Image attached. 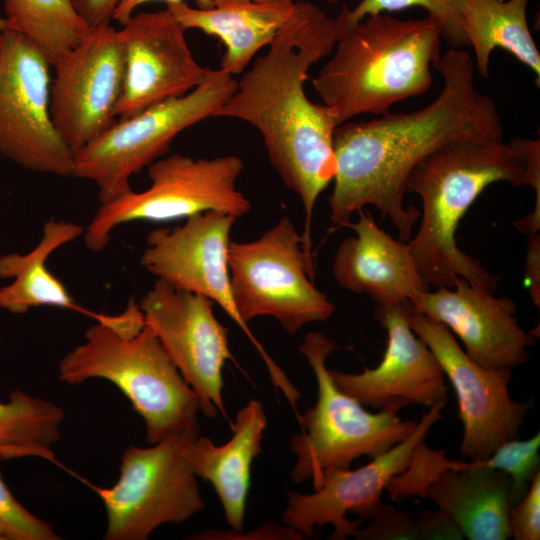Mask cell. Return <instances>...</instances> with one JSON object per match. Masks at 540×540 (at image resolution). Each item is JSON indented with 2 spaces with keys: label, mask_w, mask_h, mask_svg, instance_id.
<instances>
[{
  "label": "cell",
  "mask_w": 540,
  "mask_h": 540,
  "mask_svg": "<svg viewBox=\"0 0 540 540\" xmlns=\"http://www.w3.org/2000/svg\"><path fill=\"white\" fill-rule=\"evenodd\" d=\"M50 66L28 38L0 32V156L34 172L72 176L74 153L50 115Z\"/></svg>",
  "instance_id": "8fae6325"
},
{
  "label": "cell",
  "mask_w": 540,
  "mask_h": 540,
  "mask_svg": "<svg viewBox=\"0 0 540 540\" xmlns=\"http://www.w3.org/2000/svg\"><path fill=\"white\" fill-rule=\"evenodd\" d=\"M511 478L481 461L462 462L442 471L425 498L448 514L469 540H506L510 536Z\"/></svg>",
  "instance_id": "603a6c76"
},
{
  "label": "cell",
  "mask_w": 540,
  "mask_h": 540,
  "mask_svg": "<svg viewBox=\"0 0 540 540\" xmlns=\"http://www.w3.org/2000/svg\"><path fill=\"white\" fill-rule=\"evenodd\" d=\"M446 403L432 405L404 440L355 469H329L318 489L310 494L288 493V505L282 516L285 525L302 537H311L313 529L333 526L330 540L354 537L362 521H349L347 514L368 520L381 506V495L390 479L409 465L415 446L425 440L430 428L442 417Z\"/></svg>",
  "instance_id": "2e32d148"
},
{
  "label": "cell",
  "mask_w": 540,
  "mask_h": 540,
  "mask_svg": "<svg viewBox=\"0 0 540 540\" xmlns=\"http://www.w3.org/2000/svg\"><path fill=\"white\" fill-rule=\"evenodd\" d=\"M446 452V449L433 450L424 440L420 441L413 450L408 467L387 483L385 489L390 498L395 501L412 496L425 498L426 488L436 476L445 469L459 467L460 461L447 459Z\"/></svg>",
  "instance_id": "f546056e"
},
{
  "label": "cell",
  "mask_w": 540,
  "mask_h": 540,
  "mask_svg": "<svg viewBox=\"0 0 540 540\" xmlns=\"http://www.w3.org/2000/svg\"><path fill=\"white\" fill-rule=\"evenodd\" d=\"M206 296L157 279L139 307L147 324L182 377L197 395L209 418L227 417L223 401V368L234 361L228 328L213 312Z\"/></svg>",
  "instance_id": "4fadbf2b"
},
{
  "label": "cell",
  "mask_w": 540,
  "mask_h": 540,
  "mask_svg": "<svg viewBox=\"0 0 540 540\" xmlns=\"http://www.w3.org/2000/svg\"><path fill=\"white\" fill-rule=\"evenodd\" d=\"M85 23L91 27L109 25L120 0H70Z\"/></svg>",
  "instance_id": "d590c367"
},
{
  "label": "cell",
  "mask_w": 540,
  "mask_h": 540,
  "mask_svg": "<svg viewBox=\"0 0 540 540\" xmlns=\"http://www.w3.org/2000/svg\"><path fill=\"white\" fill-rule=\"evenodd\" d=\"M53 66L50 115L75 154L116 121L125 75V51L118 30L109 25L91 28Z\"/></svg>",
  "instance_id": "5bb4252c"
},
{
  "label": "cell",
  "mask_w": 540,
  "mask_h": 540,
  "mask_svg": "<svg viewBox=\"0 0 540 540\" xmlns=\"http://www.w3.org/2000/svg\"><path fill=\"white\" fill-rule=\"evenodd\" d=\"M64 411L50 400L15 390L0 401V460L34 457L56 462Z\"/></svg>",
  "instance_id": "484cf974"
},
{
  "label": "cell",
  "mask_w": 540,
  "mask_h": 540,
  "mask_svg": "<svg viewBox=\"0 0 540 540\" xmlns=\"http://www.w3.org/2000/svg\"><path fill=\"white\" fill-rule=\"evenodd\" d=\"M45 520L26 509L13 495L0 473V540H58Z\"/></svg>",
  "instance_id": "4dcf8cb0"
},
{
  "label": "cell",
  "mask_w": 540,
  "mask_h": 540,
  "mask_svg": "<svg viewBox=\"0 0 540 540\" xmlns=\"http://www.w3.org/2000/svg\"><path fill=\"white\" fill-rule=\"evenodd\" d=\"M339 37L335 18L315 3L295 1L267 52L241 73L235 91L214 115L244 121L260 133L272 166L302 203L303 247L309 255L313 210L336 173L333 138L340 124L331 107L308 98L305 81Z\"/></svg>",
  "instance_id": "7a4b0ae2"
},
{
  "label": "cell",
  "mask_w": 540,
  "mask_h": 540,
  "mask_svg": "<svg viewBox=\"0 0 540 540\" xmlns=\"http://www.w3.org/2000/svg\"><path fill=\"white\" fill-rule=\"evenodd\" d=\"M334 349V341L320 331L308 333L300 345L316 378L317 400L298 416L303 430L290 441L296 455L290 477L295 483L312 480L314 490L325 471L349 469L361 456L375 458L407 438L417 425L399 417L409 405L406 401L395 400L371 413L338 389L326 366Z\"/></svg>",
  "instance_id": "8992f818"
},
{
  "label": "cell",
  "mask_w": 540,
  "mask_h": 540,
  "mask_svg": "<svg viewBox=\"0 0 540 540\" xmlns=\"http://www.w3.org/2000/svg\"><path fill=\"white\" fill-rule=\"evenodd\" d=\"M404 305H376L375 319L387 332V347L376 367L357 374L329 369L338 389L363 406L379 410L395 400L428 407L447 403L445 374L427 344L412 330Z\"/></svg>",
  "instance_id": "ac0fdd59"
},
{
  "label": "cell",
  "mask_w": 540,
  "mask_h": 540,
  "mask_svg": "<svg viewBox=\"0 0 540 540\" xmlns=\"http://www.w3.org/2000/svg\"><path fill=\"white\" fill-rule=\"evenodd\" d=\"M465 2L466 0H360L353 8L343 5L335 19L341 36L368 16L420 7L438 23L441 37L451 48H461L468 46L462 29Z\"/></svg>",
  "instance_id": "83f0119b"
},
{
  "label": "cell",
  "mask_w": 540,
  "mask_h": 540,
  "mask_svg": "<svg viewBox=\"0 0 540 540\" xmlns=\"http://www.w3.org/2000/svg\"><path fill=\"white\" fill-rule=\"evenodd\" d=\"M326 1L329 2V3H335V2H337L338 0H326Z\"/></svg>",
  "instance_id": "ab89813d"
},
{
  "label": "cell",
  "mask_w": 540,
  "mask_h": 540,
  "mask_svg": "<svg viewBox=\"0 0 540 540\" xmlns=\"http://www.w3.org/2000/svg\"><path fill=\"white\" fill-rule=\"evenodd\" d=\"M200 431L169 436L150 447L128 446L117 482L91 488L106 511V540H145L163 524L182 523L204 509L198 477L185 457Z\"/></svg>",
  "instance_id": "30bf717a"
},
{
  "label": "cell",
  "mask_w": 540,
  "mask_h": 540,
  "mask_svg": "<svg viewBox=\"0 0 540 540\" xmlns=\"http://www.w3.org/2000/svg\"><path fill=\"white\" fill-rule=\"evenodd\" d=\"M267 425L264 407L250 400L231 424L233 435L216 445L198 435L185 448L187 462L198 478L209 482L223 507L229 526L242 531L250 488L253 460L262 452V439Z\"/></svg>",
  "instance_id": "44dd1931"
},
{
  "label": "cell",
  "mask_w": 540,
  "mask_h": 540,
  "mask_svg": "<svg viewBox=\"0 0 540 540\" xmlns=\"http://www.w3.org/2000/svg\"><path fill=\"white\" fill-rule=\"evenodd\" d=\"M525 284L530 297L540 307V235L539 232L528 235L525 260Z\"/></svg>",
  "instance_id": "8d00e7d4"
},
{
  "label": "cell",
  "mask_w": 540,
  "mask_h": 540,
  "mask_svg": "<svg viewBox=\"0 0 540 540\" xmlns=\"http://www.w3.org/2000/svg\"><path fill=\"white\" fill-rule=\"evenodd\" d=\"M295 0H211L204 8L166 3L182 27L217 37L225 46L219 69L241 74L286 22Z\"/></svg>",
  "instance_id": "7402d4cb"
},
{
  "label": "cell",
  "mask_w": 540,
  "mask_h": 540,
  "mask_svg": "<svg viewBox=\"0 0 540 540\" xmlns=\"http://www.w3.org/2000/svg\"><path fill=\"white\" fill-rule=\"evenodd\" d=\"M95 319L84 342L59 361V379L68 385L96 378L114 384L144 420L148 444L200 431L199 399L145 324L139 304L131 300L122 314Z\"/></svg>",
  "instance_id": "277c9868"
},
{
  "label": "cell",
  "mask_w": 540,
  "mask_h": 540,
  "mask_svg": "<svg viewBox=\"0 0 540 540\" xmlns=\"http://www.w3.org/2000/svg\"><path fill=\"white\" fill-rule=\"evenodd\" d=\"M509 529L515 540L540 539V472L533 478L525 496L511 507Z\"/></svg>",
  "instance_id": "d6a6232c"
},
{
  "label": "cell",
  "mask_w": 540,
  "mask_h": 540,
  "mask_svg": "<svg viewBox=\"0 0 540 540\" xmlns=\"http://www.w3.org/2000/svg\"><path fill=\"white\" fill-rule=\"evenodd\" d=\"M0 159H1V156H0Z\"/></svg>",
  "instance_id": "60d3db41"
},
{
  "label": "cell",
  "mask_w": 540,
  "mask_h": 540,
  "mask_svg": "<svg viewBox=\"0 0 540 540\" xmlns=\"http://www.w3.org/2000/svg\"><path fill=\"white\" fill-rule=\"evenodd\" d=\"M236 220L229 213L206 211L182 225L154 229L146 237L140 265L157 279L211 299L242 329L268 366L274 360L239 316L231 294L228 249Z\"/></svg>",
  "instance_id": "9a60e30c"
},
{
  "label": "cell",
  "mask_w": 540,
  "mask_h": 540,
  "mask_svg": "<svg viewBox=\"0 0 540 540\" xmlns=\"http://www.w3.org/2000/svg\"><path fill=\"white\" fill-rule=\"evenodd\" d=\"M441 38L438 23L429 16H368L338 38L313 88L340 125L361 114L381 115L431 88Z\"/></svg>",
  "instance_id": "5b68a950"
},
{
  "label": "cell",
  "mask_w": 540,
  "mask_h": 540,
  "mask_svg": "<svg viewBox=\"0 0 540 540\" xmlns=\"http://www.w3.org/2000/svg\"><path fill=\"white\" fill-rule=\"evenodd\" d=\"M185 29L166 8L133 14L118 30L125 51V75L115 115L138 114L183 96L205 83L215 70L198 64Z\"/></svg>",
  "instance_id": "e0dca14e"
},
{
  "label": "cell",
  "mask_w": 540,
  "mask_h": 540,
  "mask_svg": "<svg viewBox=\"0 0 540 540\" xmlns=\"http://www.w3.org/2000/svg\"><path fill=\"white\" fill-rule=\"evenodd\" d=\"M540 433L531 438L509 440L501 444L483 465L506 473L512 482V506L527 493L535 475L540 472Z\"/></svg>",
  "instance_id": "f1b7e54d"
},
{
  "label": "cell",
  "mask_w": 540,
  "mask_h": 540,
  "mask_svg": "<svg viewBox=\"0 0 540 540\" xmlns=\"http://www.w3.org/2000/svg\"><path fill=\"white\" fill-rule=\"evenodd\" d=\"M234 76L216 69L187 94L116 120L74 154L72 176L93 181L100 204L132 191L130 178L164 155L185 129L214 117L236 89Z\"/></svg>",
  "instance_id": "52a82bcc"
},
{
  "label": "cell",
  "mask_w": 540,
  "mask_h": 540,
  "mask_svg": "<svg viewBox=\"0 0 540 540\" xmlns=\"http://www.w3.org/2000/svg\"><path fill=\"white\" fill-rule=\"evenodd\" d=\"M530 186L533 211L523 217L532 229L540 227V141L515 137L503 140L460 139L424 158L410 173L406 193L422 203L418 231L410 239L418 271L428 285L453 287L459 279L494 294L498 278L456 242L459 223L491 184Z\"/></svg>",
  "instance_id": "3957f363"
},
{
  "label": "cell",
  "mask_w": 540,
  "mask_h": 540,
  "mask_svg": "<svg viewBox=\"0 0 540 540\" xmlns=\"http://www.w3.org/2000/svg\"><path fill=\"white\" fill-rule=\"evenodd\" d=\"M419 540H461L463 533L453 519L441 509L420 511L415 518Z\"/></svg>",
  "instance_id": "836d02e7"
},
{
  "label": "cell",
  "mask_w": 540,
  "mask_h": 540,
  "mask_svg": "<svg viewBox=\"0 0 540 540\" xmlns=\"http://www.w3.org/2000/svg\"><path fill=\"white\" fill-rule=\"evenodd\" d=\"M404 311L412 330L430 348L454 388L463 427L461 455L483 461L501 444L519 438L533 401L510 397L512 369L483 368L466 354L446 326L419 312L412 302L405 303Z\"/></svg>",
  "instance_id": "7c38bea8"
},
{
  "label": "cell",
  "mask_w": 540,
  "mask_h": 540,
  "mask_svg": "<svg viewBox=\"0 0 540 540\" xmlns=\"http://www.w3.org/2000/svg\"><path fill=\"white\" fill-rule=\"evenodd\" d=\"M368 525L357 530V540H419L415 519L407 511L381 504L368 519Z\"/></svg>",
  "instance_id": "1f68e13d"
},
{
  "label": "cell",
  "mask_w": 540,
  "mask_h": 540,
  "mask_svg": "<svg viewBox=\"0 0 540 540\" xmlns=\"http://www.w3.org/2000/svg\"><path fill=\"white\" fill-rule=\"evenodd\" d=\"M164 1L165 3L184 2V0H120L113 14V19L123 25L134 13L137 7L153 2ZM198 8L206 7L211 0H195ZM266 1V0H258Z\"/></svg>",
  "instance_id": "74e56055"
},
{
  "label": "cell",
  "mask_w": 540,
  "mask_h": 540,
  "mask_svg": "<svg viewBox=\"0 0 540 540\" xmlns=\"http://www.w3.org/2000/svg\"><path fill=\"white\" fill-rule=\"evenodd\" d=\"M84 233L81 225L51 218L43 225L39 243L28 253L0 256V280L12 279L0 288V309L24 314L33 307L53 306L86 313L74 301L63 283L46 267L47 258L58 248Z\"/></svg>",
  "instance_id": "cb8c5ba5"
},
{
  "label": "cell",
  "mask_w": 540,
  "mask_h": 540,
  "mask_svg": "<svg viewBox=\"0 0 540 540\" xmlns=\"http://www.w3.org/2000/svg\"><path fill=\"white\" fill-rule=\"evenodd\" d=\"M530 0H466L462 29L475 55L479 75L489 77L490 56L495 48L513 55L540 79V53L527 22Z\"/></svg>",
  "instance_id": "d4e9b609"
},
{
  "label": "cell",
  "mask_w": 540,
  "mask_h": 540,
  "mask_svg": "<svg viewBox=\"0 0 540 540\" xmlns=\"http://www.w3.org/2000/svg\"><path fill=\"white\" fill-rule=\"evenodd\" d=\"M191 539L217 540V539H262V540H301L302 535L291 527L266 524L249 533L237 530H207L201 532Z\"/></svg>",
  "instance_id": "e575fe53"
},
{
  "label": "cell",
  "mask_w": 540,
  "mask_h": 540,
  "mask_svg": "<svg viewBox=\"0 0 540 540\" xmlns=\"http://www.w3.org/2000/svg\"><path fill=\"white\" fill-rule=\"evenodd\" d=\"M8 30L28 38L54 65L90 31L70 0H3Z\"/></svg>",
  "instance_id": "4316f807"
},
{
  "label": "cell",
  "mask_w": 540,
  "mask_h": 540,
  "mask_svg": "<svg viewBox=\"0 0 540 540\" xmlns=\"http://www.w3.org/2000/svg\"><path fill=\"white\" fill-rule=\"evenodd\" d=\"M357 213L358 220L347 226L355 235L336 251L334 279L346 290L368 295L376 305L413 303L429 285L417 269L409 242L392 238L364 209Z\"/></svg>",
  "instance_id": "ffe728a7"
},
{
  "label": "cell",
  "mask_w": 540,
  "mask_h": 540,
  "mask_svg": "<svg viewBox=\"0 0 540 540\" xmlns=\"http://www.w3.org/2000/svg\"><path fill=\"white\" fill-rule=\"evenodd\" d=\"M243 168L234 155L194 159L173 154L157 159L148 166L147 189L100 205L84 230L85 245L99 252L115 227L134 221L165 222L206 211L244 216L251 204L236 185Z\"/></svg>",
  "instance_id": "9c48e42d"
},
{
  "label": "cell",
  "mask_w": 540,
  "mask_h": 540,
  "mask_svg": "<svg viewBox=\"0 0 540 540\" xmlns=\"http://www.w3.org/2000/svg\"><path fill=\"white\" fill-rule=\"evenodd\" d=\"M230 289L244 323L259 316L276 319L289 334L329 319L335 306L313 283V260L288 216L259 238L230 242Z\"/></svg>",
  "instance_id": "ba28073f"
},
{
  "label": "cell",
  "mask_w": 540,
  "mask_h": 540,
  "mask_svg": "<svg viewBox=\"0 0 540 540\" xmlns=\"http://www.w3.org/2000/svg\"><path fill=\"white\" fill-rule=\"evenodd\" d=\"M433 67L442 76L443 87L427 106L411 112L388 111L335 129L336 173L329 208L337 227H347L354 213L372 205L390 219L400 240L409 241L421 213L404 206L412 170L449 142L504 139L496 102L475 86L470 54L450 48Z\"/></svg>",
  "instance_id": "6da1fadb"
},
{
  "label": "cell",
  "mask_w": 540,
  "mask_h": 540,
  "mask_svg": "<svg viewBox=\"0 0 540 540\" xmlns=\"http://www.w3.org/2000/svg\"><path fill=\"white\" fill-rule=\"evenodd\" d=\"M415 308L446 326L463 343L466 354L486 369H513L529 359L536 339L515 316L514 301L495 297L459 279L453 287L422 293Z\"/></svg>",
  "instance_id": "d6986e66"
},
{
  "label": "cell",
  "mask_w": 540,
  "mask_h": 540,
  "mask_svg": "<svg viewBox=\"0 0 540 540\" xmlns=\"http://www.w3.org/2000/svg\"><path fill=\"white\" fill-rule=\"evenodd\" d=\"M8 30V23L5 17L0 16V32Z\"/></svg>",
  "instance_id": "f35d334b"
}]
</instances>
